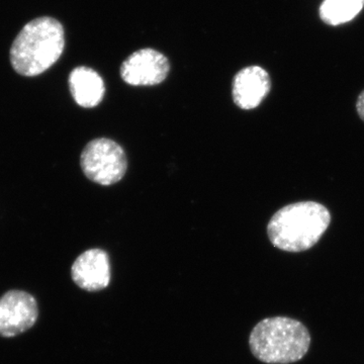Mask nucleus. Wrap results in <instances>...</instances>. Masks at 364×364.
Listing matches in <instances>:
<instances>
[{
  "instance_id": "nucleus-7",
  "label": "nucleus",
  "mask_w": 364,
  "mask_h": 364,
  "mask_svg": "<svg viewBox=\"0 0 364 364\" xmlns=\"http://www.w3.org/2000/svg\"><path fill=\"white\" fill-rule=\"evenodd\" d=\"M71 277L83 291L93 293L107 289L112 279L109 254L97 248L86 250L74 261Z\"/></svg>"
},
{
  "instance_id": "nucleus-9",
  "label": "nucleus",
  "mask_w": 364,
  "mask_h": 364,
  "mask_svg": "<svg viewBox=\"0 0 364 364\" xmlns=\"http://www.w3.org/2000/svg\"><path fill=\"white\" fill-rule=\"evenodd\" d=\"M68 83L72 97L80 107L90 109L104 100V79L90 67L80 66L74 69L69 75Z\"/></svg>"
},
{
  "instance_id": "nucleus-11",
  "label": "nucleus",
  "mask_w": 364,
  "mask_h": 364,
  "mask_svg": "<svg viewBox=\"0 0 364 364\" xmlns=\"http://www.w3.org/2000/svg\"><path fill=\"white\" fill-rule=\"evenodd\" d=\"M356 109L360 119L364 122V90L359 95L358 102H356Z\"/></svg>"
},
{
  "instance_id": "nucleus-1",
  "label": "nucleus",
  "mask_w": 364,
  "mask_h": 364,
  "mask_svg": "<svg viewBox=\"0 0 364 364\" xmlns=\"http://www.w3.org/2000/svg\"><path fill=\"white\" fill-rule=\"evenodd\" d=\"M330 222L331 215L321 203H291L272 215L267 226L268 238L280 250L301 252L320 241Z\"/></svg>"
},
{
  "instance_id": "nucleus-5",
  "label": "nucleus",
  "mask_w": 364,
  "mask_h": 364,
  "mask_svg": "<svg viewBox=\"0 0 364 364\" xmlns=\"http://www.w3.org/2000/svg\"><path fill=\"white\" fill-rule=\"evenodd\" d=\"M39 306L32 294L9 291L0 298V337L11 338L28 331L37 322Z\"/></svg>"
},
{
  "instance_id": "nucleus-4",
  "label": "nucleus",
  "mask_w": 364,
  "mask_h": 364,
  "mask_svg": "<svg viewBox=\"0 0 364 364\" xmlns=\"http://www.w3.org/2000/svg\"><path fill=\"white\" fill-rule=\"evenodd\" d=\"M81 168L90 181L109 186L121 181L128 169L123 148L107 138L88 143L80 157Z\"/></svg>"
},
{
  "instance_id": "nucleus-10",
  "label": "nucleus",
  "mask_w": 364,
  "mask_h": 364,
  "mask_svg": "<svg viewBox=\"0 0 364 364\" xmlns=\"http://www.w3.org/2000/svg\"><path fill=\"white\" fill-rule=\"evenodd\" d=\"M363 7L364 0H324L318 16L326 25L336 26L353 21Z\"/></svg>"
},
{
  "instance_id": "nucleus-3",
  "label": "nucleus",
  "mask_w": 364,
  "mask_h": 364,
  "mask_svg": "<svg viewBox=\"0 0 364 364\" xmlns=\"http://www.w3.org/2000/svg\"><path fill=\"white\" fill-rule=\"evenodd\" d=\"M310 344L311 336L305 326L287 317L260 321L249 337L253 355L268 364L296 363L306 355Z\"/></svg>"
},
{
  "instance_id": "nucleus-8",
  "label": "nucleus",
  "mask_w": 364,
  "mask_h": 364,
  "mask_svg": "<svg viewBox=\"0 0 364 364\" xmlns=\"http://www.w3.org/2000/svg\"><path fill=\"white\" fill-rule=\"evenodd\" d=\"M272 90L268 72L257 65L247 66L235 75L232 97L235 105L245 111L256 109Z\"/></svg>"
},
{
  "instance_id": "nucleus-2",
  "label": "nucleus",
  "mask_w": 364,
  "mask_h": 364,
  "mask_svg": "<svg viewBox=\"0 0 364 364\" xmlns=\"http://www.w3.org/2000/svg\"><path fill=\"white\" fill-rule=\"evenodd\" d=\"M65 48L63 26L55 18H36L23 26L11 49L14 70L26 77L40 75L54 65Z\"/></svg>"
},
{
  "instance_id": "nucleus-6",
  "label": "nucleus",
  "mask_w": 364,
  "mask_h": 364,
  "mask_svg": "<svg viewBox=\"0 0 364 364\" xmlns=\"http://www.w3.org/2000/svg\"><path fill=\"white\" fill-rule=\"evenodd\" d=\"M170 63L162 53L151 48L138 50L121 66V77L132 86H154L168 76Z\"/></svg>"
}]
</instances>
